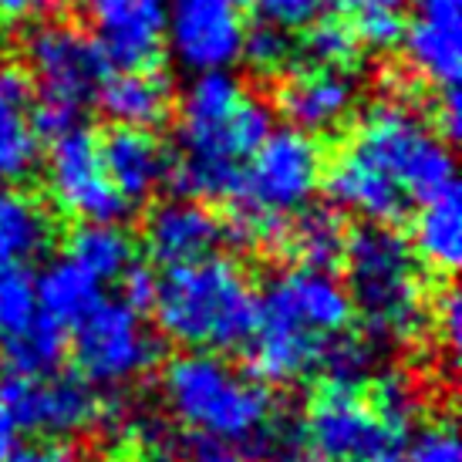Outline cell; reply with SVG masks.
I'll return each instance as SVG.
<instances>
[{"label": "cell", "instance_id": "4316f807", "mask_svg": "<svg viewBox=\"0 0 462 462\" xmlns=\"http://www.w3.org/2000/svg\"><path fill=\"white\" fill-rule=\"evenodd\" d=\"M334 11L351 21V31L368 48H392L402 41L405 0H328Z\"/></svg>", "mask_w": 462, "mask_h": 462}, {"label": "cell", "instance_id": "8fae6325", "mask_svg": "<svg viewBox=\"0 0 462 462\" xmlns=\"http://www.w3.org/2000/svg\"><path fill=\"white\" fill-rule=\"evenodd\" d=\"M48 193L61 213L81 223H118L129 213L125 199L116 193L98 155V139L88 129H68L51 139L48 152Z\"/></svg>", "mask_w": 462, "mask_h": 462}, {"label": "cell", "instance_id": "277c9868", "mask_svg": "<svg viewBox=\"0 0 462 462\" xmlns=\"http://www.w3.org/2000/svg\"><path fill=\"white\" fill-rule=\"evenodd\" d=\"M152 310L169 341L189 351H233L250 341L257 294L236 260L206 254L155 277Z\"/></svg>", "mask_w": 462, "mask_h": 462}, {"label": "cell", "instance_id": "d4e9b609", "mask_svg": "<svg viewBox=\"0 0 462 462\" xmlns=\"http://www.w3.org/2000/svg\"><path fill=\"white\" fill-rule=\"evenodd\" d=\"M345 226L331 209H310L308 206L304 213H297L283 226V233L277 236V246L297 260V267L331 270L345 254Z\"/></svg>", "mask_w": 462, "mask_h": 462}, {"label": "cell", "instance_id": "8d00e7d4", "mask_svg": "<svg viewBox=\"0 0 462 462\" xmlns=\"http://www.w3.org/2000/svg\"><path fill=\"white\" fill-rule=\"evenodd\" d=\"M7 462H85L65 442H31L24 449H14Z\"/></svg>", "mask_w": 462, "mask_h": 462}, {"label": "cell", "instance_id": "5b68a950", "mask_svg": "<svg viewBox=\"0 0 462 462\" xmlns=\"http://www.w3.org/2000/svg\"><path fill=\"white\" fill-rule=\"evenodd\" d=\"M345 291L351 310L374 341L409 345L425 328L422 263L411 244L388 223H368L345 240Z\"/></svg>", "mask_w": 462, "mask_h": 462}, {"label": "cell", "instance_id": "484cf974", "mask_svg": "<svg viewBox=\"0 0 462 462\" xmlns=\"http://www.w3.org/2000/svg\"><path fill=\"white\" fill-rule=\"evenodd\" d=\"M68 260L85 267L98 281H122V273L132 267V240L118 223H81L68 236Z\"/></svg>", "mask_w": 462, "mask_h": 462}, {"label": "cell", "instance_id": "4dcf8cb0", "mask_svg": "<svg viewBox=\"0 0 462 462\" xmlns=\"http://www.w3.org/2000/svg\"><path fill=\"white\" fill-rule=\"evenodd\" d=\"M402 462H462L459 436L452 422L425 425L409 449L402 452Z\"/></svg>", "mask_w": 462, "mask_h": 462}, {"label": "cell", "instance_id": "52a82bcc", "mask_svg": "<svg viewBox=\"0 0 462 462\" xmlns=\"http://www.w3.org/2000/svg\"><path fill=\"white\" fill-rule=\"evenodd\" d=\"M324 155L314 135L300 129H270L233 182L230 230L240 244H277L283 226L304 213L321 189Z\"/></svg>", "mask_w": 462, "mask_h": 462}, {"label": "cell", "instance_id": "d6a6232c", "mask_svg": "<svg viewBox=\"0 0 462 462\" xmlns=\"http://www.w3.org/2000/svg\"><path fill=\"white\" fill-rule=\"evenodd\" d=\"M432 324H436V334L442 341V355L449 358V365L456 368L462 351V300L459 291H442L436 297V314H432Z\"/></svg>", "mask_w": 462, "mask_h": 462}, {"label": "cell", "instance_id": "ac0fdd59", "mask_svg": "<svg viewBox=\"0 0 462 462\" xmlns=\"http://www.w3.org/2000/svg\"><path fill=\"white\" fill-rule=\"evenodd\" d=\"M98 155L125 206H139L169 180V155L149 129L116 125L98 139Z\"/></svg>", "mask_w": 462, "mask_h": 462}, {"label": "cell", "instance_id": "cb8c5ba5", "mask_svg": "<svg viewBox=\"0 0 462 462\" xmlns=\"http://www.w3.org/2000/svg\"><path fill=\"white\" fill-rule=\"evenodd\" d=\"M34 291H38V304L41 310L58 321L61 328L68 324H78L91 308H98L102 297V281L91 277L85 267H78L75 260H54L48 263V270L34 281Z\"/></svg>", "mask_w": 462, "mask_h": 462}, {"label": "cell", "instance_id": "ffe728a7", "mask_svg": "<svg viewBox=\"0 0 462 462\" xmlns=\"http://www.w3.org/2000/svg\"><path fill=\"white\" fill-rule=\"evenodd\" d=\"M38 149L31 78L21 68L0 65V182L24 180L38 162Z\"/></svg>", "mask_w": 462, "mask_h": 462}, {"label": "cell", "instance_id": "4fadbf2b", "mask_svg": "<svg viewBox=\"0 0 462 462\" xmlns=\"http://www.w3.org/2000/svg\"><path fill=\"white\" fill-rule=\"evenodd\" d=\"M65 328L38 304L24 267H0V361L11 374H48L61 365Z\"/></svg>", "mask_w": 462, "mask_h": 462}, {"label": "cell", "instance_id": "1f68e13d", "mask_svg": "<svg viewBox=\"0 0 462 462\" xmlns=\"http://www.w3.org/2000/svg\"><path fill=\"white\" fill-rule=\"evenodd\" d=\"M257 14L263 24L281 27V31H300L310 21H318L324 0H240Z\"/></svg>", "mask_w": 462, "mask_h": 462}, {"label": "cell", "instance_id": "83f0119b", "mask_svg": "<svg viewBox=\"0 0 462 462\" xmlns=\"http://www.w3.org/2000/svg\"><path fill=\"white\" fill-rule=\"evenodd\" d=\"M358 48L361 41L355 38L351 24L345 21H310L308 27V38H304V54H308L310 65H321V68H347L358 61Z\"/></svg>", "mask_w": 462, "mask_h": 462}, {"label": "cell", "instance_id": "f1b7e54d", "mask_svg": "<svg viewBox=\"0 0 462 462\" xmlns=\"http://www.w3.org/2000/svg\"><path fill=\"white\" fill-rule=\"evenodd\" d=\"M365 392H368V402L374 405V411H378L392 429L409 432V425L415 422V415H419V388H415L411 378H405V374H398V372H388V374H382V378H374Z\"/></svg>", "mask_w": 462, "mask_h": 462}, {"label": "cell", "instance_id": "8992f818", "mask_svg": "<svg viewBox=\"0 0 462 462\" xmlns=\"http://www.w3.org/2000/svg\"><path fill=\"white\" fill-rule=\"evenodd\" d=\"M162 402L189 436L236 442L254 452L277 419L260 378L240 372L217 351H186L162 372Z\"/></svg>", "mask_w": 462, "mask_h": 462}, {"label": "cell", "instance_id": "5bb4252c", "mask_svg": "<svg viewBox=\"0 0 462 462\" xmlns=\"http://www.w3.org/2000/svg\"><path fill=\"white\" fill-rule=\"evenodd\" d=\"M0 405L17 429L41 436H75L98 422L102 405L81 374H7L0 382Z\"/></svg>", "mask_w": 462, "mask_h": 462}, {"label": "cell", "instance_id": "6da1fadb", "mask_svg": "<svg viewBox=\"0 0 462 462\" xmlns=\"http://www.w3.org/2000/svg\"><path fill=\"white\" fill-rule=\"evenodd\" d=\"M321 186L334 206L368 223H395L415 203L446 193L456 182L449 142L429 129L415 108L374 102L324 166Z\"/></svg>", "mask_w": 462, "mask_h": 462}, {"label": "cell", "instance_id": "44dd1931", "mask_svg": "<svg viewBox=\"0 0 462 462\" xmlns=\"http://www.w3.org/2000/svg\"><path fill=\"white\" fill-rule=\"evenodd\" d=\"M95 98L102 102V112L116 125L152 129L159 122H166L172 108V85L152 68H125L118 75L105 78Z\"/></svg>", "mask_w": 462, "mask_h": 462}, {"label": "cell", "instance_id": "2e32d148", "mask_svg": "<svg viewBox=\"0 0 462 462\" xmlns=\"http://www.w3.org/2000/svg\"><path fill=\"white\" fill-rule=\"evenodd\" d=\"M411 71L436 85L459 88L462 75V0H415L402 27Z\"/></svg>", "mask_w": 462, "mask_h": 462}, {"label": "cell", "instance_id": "836d02e7", "mask_svg": "<svg viewBox=\"0 0 462 462\" xmlns=\"http://www.w3.org/2000/svg\"><path fill=\"white\" fill-rule=\"evenodd\" d=\"M254 452L236 442H223V439L209 436H182L180 442V462H250Z\"/></svg>", "mask_w": 462, "mask_h": 462}, {"label": "cell", "instance_id": "603a6c76", "mask_svg": "<svg viewBox=\"0 0 462 462\" xmlns=\"http://www.w3.org/2000/svg\"><path fill=\"white\" fill-rule=\"evenodd\" d=\"M411 250L419 263L436 273H452L462 260V206L459 186L419 203Z\"/></svg>", "mask_w": 462, "mask_h": 462}, {"label": "cell", "instance_id": "9a60e30c", "mask_svg": "<svg viewBox=\"0 0 462 462\" xmlns=\"http://www.w3.org/2000/svg\"><path fill=\"white\" fill-rule=\"evenodd\" d=\"M91 38L116 68H152L166 48V0H85Z\"/></svg>", "mask_w": 462, "mask_h": 462}, {"label": "cell", "instance_id": "7a4b0ae2", "mask_svg": "<svg viewBox=\"0 0 462 462\" xmlns=\"http://www.w3.org/2000/svg\"><path fill=\"white\" fill-rule=\"evenodd\" d=\"M351 300L331 270H281L257 297L250 331V365L260 382L294 385L328 368L351 337Z\"/></svg>", "mask_w": 462, "mask_h": 462}, {"label": "cell", "instance_id": "e575fe53", "mask_svg": "<svg viewBox=\"0 0 462 462\" xmlns=\"http://www.w3.org/2000/svg\"><path fill=\"white\" fill-rule=\"evenodd\" d=\"M65 7V0H0V24L21 27L44 21Z\"/></svg>", "mask_w": 462, "mask_h": 462}, {"label": "cell", "instance_id": "60d3db41", "mask_svg": "<svg viewBox=\"0 0 462 462\" xmlns=\"http://www.w3.org/2000/svg\"><path fill=\"white\" fill-rule=\"evenodd\" d=\"M351 462H402V449H378V452H368V456L351 459Z\"/></svg>", "mask_w": 462, "mask_h": 462}, {"label": "cell", "instance_id": "7402d4cb", "mask_svg": "<svg viewBox=\"0 0 462 462\" xmlns=\"http://www.w3.org/2000/svg\"><path fill=\"white\" fill-rule=\"evenodd\" d=\"M54 236L51 217L31 193L0 182V267H24Z\"/></svg>", "mask_w": 462, "mask_h": 462}, {"label": "cell", "instance_id": "9c48e42d", "mask_svg": "<svg viewBox=\"0 0 462 462\" xmlns=\"http://www.w3.org/2000/svg\"><path fill=\"white\" fill-rule=\"evenodd\" d=\"M71 328L78 372L91 385H125L159 361V341L125 300H102Z\"/></svg>", "mask_w": 462, "mask_h": 462}, {"label": "cell", "instance_id": "30bf717a", "mask_svg": "<svg viewBox=\"0 0 462 462\" xmlns=\"http://www.w3.org/2000/svg\"><path fill=\"white\" fill-rule=\"evenodd\" d=\"M314 452L324 462H351L378 449H402V436L374 411L368 392L351 378H324L304 415Z\"/></svg>", "mask_w": 462, "mask_h": 462}, {"label": "cell", "instance_id": "7c38bea8", "mask_svg": "<svg viewBox=\"0 0 462 462\" xmlns=\"http://www.w3.org/2000/svg\"><path fill=\"white\" fill-rule=\"evenodd\" d=\"M240 0H166V44L193 75L230 71L246 38Z\"/></svg>", "mask_w": 462, "mask_h": 462}, {"label": "cell", "instance_id": "74e56055", "mask_svg": "<svg viewBox=\"0 0 462 462\" xmlns=\"http://www.w3.org/2000/svg\"><path fill=\"white\" fill-rule=\"evenodd\" d=\"M436 122L442 125V139H459L462 135V102L459 88H446L436 102Z\"/></svg>", "mask_w": 462, "mask_h": 462}, {"label": "cell", "instance_id": "f546056e", "mask_svg": "<svg viewBox=\"0 0 462 462\" xmlns=\"http://www.w3.org/2000/svg\"><path fill=\"white\" fill-rule=\"evenodd\" d=\"M240 58H246V65L254 68L257 75L273 78L294 61V44H291V38H287V31L263 24V27L246 31Z\"/></svg>", "mask_w": 462, "mask_h": 462}, {"label": "cell", "instance_id": "e0dca14e", "mask_svg": "<svg viewBox=\"0 0 462 462\" xmlns=\"http://www.w3.org/2000/svg\"><path fill=\"white\" fill-rule=\"evenodd\" d=\"M358 81L347 68H297L281 81L277 88V108L291 122V129L308 135L331 132L355 112Z\"/></svg>", "mask_w": 462, "mask_h": 462}, {"label": "cell", "instance_id": "ba28073f", "mask_svg": "<svg viewBox=\"0 0 462 462\" xmlns=\"http://www.w3.org/2000/svg\"><path fill=\"white\" fill-rule=\"evenodd\" d=\"M27 68L38 85L34 108L38 135L75 129L81 105H88L108 78V61L91 34L71 24H41L27 41Z\"/></svg>", "mask_w": 462, "mask_h": 462}, {"label": "cell", "instance_id": "ab89813d", "mask_svg": "<svg viewBox=\"0 0 462 462\" xmlns=\"http://www.w3.org/2000/svg\"><path fill=\"white\" fill-rule=\"evenodd\" d=\"M267 462H324L318 452H304V449H283V452H273Z\"/></svg>", "mask_w": 462, "mask_h": 462}, {"label": "cell", "instance_id": "d6986e66", "mask_svg": "<svg viewBox=\"0 0 462 462\" xmlns=\"http://www.w3.org/2000/svg\"><path fill=\"white\" fill-rule=\"evenodd\" d=\"M223 226L219 219L196 199H169L159 203L145 219V246L162 267L189 263L213 254Z\"/></svg>", "mask_w": 462, "mask_h": 462}, {"label": "cell", "instance_id": "3957f363", "mask_svg": "<svg viewBox=\"0 0 462 462\" xmlns=\"http://www.w3.org/2000/svg\"><path fill=\"white\" fill-rule=\"evenodd\" d=\"M273 129V112L230 71L196 75L180 105L176 162L169 180L182 196L219 199Z\"/></svg>", "mask_w": 462, "mask_h": 462}, {"label": "cell", "instance_id": "f35d334b", "mask_svg": "<svg viewBox=\"0 0 462 462\" xmlns=\"http://www.w3.org/2000/svg\"><path fill=\"white\" fill-rule=\"evenodd\" d=\"M14 449H17V425H14L11 411L0 405V462H7Z\"/></svg>", "mask_w": 462, "mask_h": 462}, {"label": "cell", "instance_id": "d590c367", "mask_svg": "<svg viewBox=\"0 0 462 462\" xmlns=\"http://www.w3.org/2000/svg\"><path fill=\"white\" fill-rule=\"evenodd\" d=\"M122 291H125V304H129L132 310L152 308L155 277L145 267H135V263H132V267L122 273Z\"/></svg>", "mask_w": 462, "mask_h": 462}]
</instances>
